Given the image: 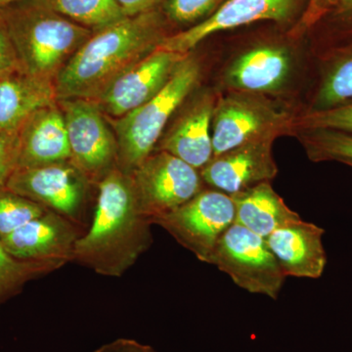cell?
Returning <instances> with one entry per match:
<instances>
[{"label":"cell","mask_w":352,"mask_h":352,"mask_svg":"<svg viewBox=\"0 0 352 352\" xmlns=\"http://www.w3.org/2000/svg\"><path fill=\"white\" fill-rule=\"evenodd\" d=\"M151 226L132 175L116 166L98 183L94 220L76 240L73 261L104 276L120 277L151 245Z\"/></svg>","instance_id":"6da1fadb"},{"label":"cell","mask_w":352,"mask_h":352,"mask_svg":"<svg viewBox=\"0 0 352 352\" xmlns=\"http://www.w3.org/2000/svg\"><path fill=\"white\" fill-rule=\"evenodd\" d=\"M160 8L126 17L95 31L55 78L58 100L95 98L168 36Z\"/></svg>","instance_id":"7a4b0ae2"},{"label":"cell","mask_w":352,"mask_h":352,"mask_svg":"<svg viewBox=\"0 0 352 352\" xmlns=\"http://www.w3.org/2000/svg\"><path fill=\"white\" fill-rule=\"evenodd\" d=\"M0 20L12 41L21 69L51 80L94 32L36 0L3 7Z\"/></svg>","instance_id":"3957f363"},{"label":"cell","mask_w":352,"mask_h":352,"mask_svg":"<svg viewBox=\"0 0 352 352\" xmlns=\"http://www.w3.org/2000/svg\"><path fill=\"white\" fill-rule=\"evenodd\" d=\"M201 65L187 55L163 89L140 107L119 119H107L118 141V168L131 175L150 155L171 116L195 89Z\"/></svg>","instance_id":"277c9868"},{"label":"cell","mask_w":352,"mask_h":352,"mask_svg":"<svg viewBox=\"0 0 352 352\" xmlns=\"http://www.w3.org/2000/svg\"><path fill=\"white\" fill-rule=\"evenodd\" d=\"M210 264L226 273L241 289L273 300L287 278L266 239L236 222L220 238Z\"/></svg>","instance_id":"5b68a950"},{"label":"cell","mask_w":352,"mask_h":352,"mask_svg":"<svg viewBox=\"0 0 352 352\" xmlns=\"http://www.w3.org/2000/svg\"><path fill=\"white\" fill-rule=\"evenodd\" d=\"M291 126V116L272 102L259 94L235 90L215 103L212 120L214 157L258 139H276Z\"/></svg>","instance_id":"8992f818"},{"label":"cell","mask_w":352,"mask_h":352,"mask_svg":"<svg viewBox=\"0 0 352 352\" xmlns=\"http://www.w3.org/2000/svg\"><path fill=\"white\" fill-rule=\"evenodd\" d=\"M233 197L217 189L200 193L170 214L155 219L178 244L199 261L210 263L212 252L224 232L235 222Z\"/></svg>","instance_id":"52a82bcc"},{"label":"cell","mask_w":352,"mask_h":352,"mask_svg":"<svg viewBox=\"0 0 352 352\" xmlns=\"http://www.w3.org/2000/svg\"><path fill=\"white\" fill-rule=\"evenodd\" d=\"M68 135L69 162L88 182L99 183L118 166V141L108 120L90 99L58 100Z\"/></svg>","instance_id":"ba28073f"},{"label":"cell","mask_w":352,"mask_h":352,"mask_svg":"<svg viewBox=\"0 0 352 352\" xmlns=\"http://www.w3.org/2000/svg\"><path fill=\"white\" fill-rule=\"evenodd\" d=\"M131 175L141 208L152 224L204 189L200 170L159 150L153 152Z\"/></svg>","instance_id":"9c48e42d"},{"label":"cell","mask_w":352,"mask_h":352,"mask_svg":"<svg viewBox=\"0 0 352 352\" xmlns=\"http://www.w3.org/2000/svg\"><path fill=\"white\" fill-rule=\"evenodd\" d=\"M187 55L163 50L153 51L120 74L91 100L107 119L124 117L159 94Z\"/></svg>","instance_id":"30bf717a"},{"label":"cell","mask_w":352,"mask_h":352,"mask_svg":"<svg viewBox=\"0 0 352 352\" xmlns=\"http://www.w3.org/2000/svg\"><path fill=\"white\" fill-rule=\"evenodd\" d=\"M89 182L71 162L21 168L6 188L78 223Z\"/></svg>","instance_id":"8fae6325"},{"label":"cell","mask_w":352,"mask_h":352,"mask_svg":"<svg viewBox=\"0 0 352 352\" xmlns=\"http://www.w3.org/2000/svg\"><path fill=\"white\" fill-rule=\"evenodd\" d=\"M275 138H263L238 146L210 160L200 170L203 182L212 189L235 195L276 177L273 157Z\"/></svg>","instance_id":"7c38bea8"},{"label":"cell","mask_w":352,"mask_h":352,"mask_svg":"<svg viewBox=\"0 0 352 352\" xmlns=\"http://www.w3.org/2000/svg\"><path fill=\"white\" fill-rule=\"evenodd\" d=\"M295 0H226L203 22L187 31L166 36L160 44L159 50L187 55L215 32L261 20H286L293 12Z\"/></svg>","instance_id":"4fadbf2b"},{"label":"cell","mask_w":352,"mask_h":352,"mask_svg":"<svg viewBox=\"0 0 352 352\" xmlns=\"http://www.w3.org/2000/svg\"><path fill=\"white\" fill-rule=\"evenodd\" d=\"M80 236L78 223L48 210L0 240V244L11 256L23 261L66 264L73 261L74 247Z\"/></svg>","instance_id":"5bb4252c"},{"label":"cell","mask_w":352,"mask_h":352,"mask_svg":"<svg viewBox=\"0 0 352 352\" xmlns=\"http://www.w3.org/2000/svg\"><path fill=\"white\" fill-rule=\"evenodd\" d=\"M325 230L302 219L285 224L266 238L286 277L320 278L327 264Z\"/></svg>","instance_id":"9a60e30c"},{"label":"cell","mask_w":352,"mask_h":352,"mask_svg":"<svg viewBox=\"0 0 352 352\" xmlns=\"http://www.w3.org/2000/svg\"><path fill=\"white\" fill-rule=\"evenodd\" d=\"M215 101L212 94L197 97L161 141L166 151L201 170L214 157L212 120Z\"/></svg>","instance_id":"2e32d148"},{"label":"cell","mask_w":352,"mask_h":352,"mask_svg":"<svg viewBox=\"0 0 352 352\" xmlns=\"http://www.w3.org/2000/svg\"><path fill=\"white\" fill-rule=\"evenodd\" d=\"M18 135V170L63 163L71 159L66 124L58 102L34 113L21 127Z\"/></svg>","instance_id":"e0dca14e"},{"label":"cell","mask_w":352,"mask_h":352,"mask_svg":"<svg viewBox=\"0 0 352 352\" xmlns=\"http://www.w3.org/2000/svg\"><path fill=\"white\" fill-rule=\"evenodd\" d=\"M57 102L54 80L21 69L0 76V131L18 133L34 113Z\"/></svg>","instance_id":"ac0fdd59"},{"label":"cell","mask_w":352,"mask_h":352,"mask_svg":"<svg viewBox=\"0 0 352 352\" xmlns=\"http://www.w3.org/2000/svg\"><path fill=\"white\" fill-rule=\"evenodd\" d=\"M291 64L284 48L261 46L238 57L227 69L226 80L236 91H276L288 80Z\"/></svg>","instance_id":"d6986e66"},{"label":"cell","mask_w":352,"mask_h":352,"mask_svg":"<svg viewBox=\"0 0 352 352\" xmlns=\"http://www.w3.org/2000/svg\"><path fill=\"white\" fill-rule=\"evenodd\" d=\"M232 197L236 223L264 239L285 224L300 219L278 195L270 182L259 183Z\"/></svg>","instance_id":"ffe728a7"},{"label":"cell","mask_w":352,"mask_h":352,"mask_svg":"<svg viewBox=\"0 0 352 352\" xmlns=\"http://www.w3.org/2000/svg\"><path fill=\"white\" fill-rule=\"evenodd\" d=\"M331 54L309 111L328 110L352 102V43L335 48Z\"/></svg>","instance_id":"44dd1931"},{"label":"cell","mask_w":352,"mask_h":352,"mask_svg":"<svg viewBox=\"0 0 352 352\" xmlns=\"http://www.w3.org/2000/svg\"><path fill=\"white\" fill-rule=\"evenodd\" d=\"M36 1L94 32L127 17L116 0H36Z\"/></svg>","instance_id":"7402d4cb"},{"label":"cell","mask_w":352,"mask_h":352,"mask_svg":"<svg viewBox=\"0 0 352 352\" xmlns=\"http://www.w3.org/2000/svg\"><path fill=\"white\" fill-rule=\"evenodd\" d=\"M55 261H23L11 256L0 244V308L23 291L32 280L63 267Z\"/></svg>","instance_id":"603a6c76"},{"label":"cell","mask_w":352,"mask_h":352,"mask_svg":"<svg viewBox=\"0 0 352 352\" xmlns=\"http://www.w3.org/2000/svg\"><path fill=\"white\" fill-rule=\"evenodd\" d=\"M300 131V142L312 162H352V134L330 129Z\"/></svg>","instance_id":"cb8c5ba5"},{"label":"cell","mask_w":352,"mask_h":352,"mask_svg":"<svg viewBox=\"0 0 352 352\" xmlns=\"http://www.w3.org/2000/svg\"><path fill=\"white\" fill-rule=\"evenodd\" d=\"M48 210H50L9 189L0 190V240Z\"/></svg>","instance_id":"d4e9b609"},{"label":"cell","mask_w":352,"mask_h":352,"mask_svg":"<svg viewBox=\"0 0 352 352\" xmlns=\"http://www.w3.org/2000/svg\"><path fill=\"white\" fill-rule=\"evenodd\" d=\"M309 20L312 24L322 20L335 25L336 32L352 43V0H312Z\"/></svg>","instance_id":"484cf974"},{"label":"cell","mask_w":352,"mask_h":352,"mask_svg":"<svg viewBox=\"0 0 352 352\" xmlns=\"http://www.w3.org/2000/svg\"><path fill=\"white\" fill-rule=\"evenodd\" d=\"M294 126L300 129H330L352 134V102L328 110L308 111Z\"/></svg>","instance_id":"4316f807"},{"label":"cell","mask_w":352,"mask_h":352,"mask_svg":"<svg viewBox=\"0 0 352 352\" xmlns=\"http://www.w3.org/2000/svg\"><path fill=\"white\" fill-rule=\"evenodd\" d=\"M226 0H164L162 10L176 24H191L210 17Z\"/></svg>","instance_id":"83f0119b"},{"label":"cell","mask_w":352,"mask_h":352,"mask_svg":"<svg viewBox=\"0 0 352 352\" xmlns=\"http://www.w3.org/2000/svg\"><path fill=\"white\" fill-rule=\"evenodd\" d=\"M19 135L0 131V190L6 188L19 166Z\"/></svg>","instance_id":"f1b7e54d"},{"label":"cell","mask_w":352,"mask_h":352,"mask_svg":"<svg viewBox=\"0 0 352 352\" xmlns=\"http://www.w3.org/2000/svg\"><path fill=\"white\" fill-rule=\"evenodd\" d=\"M21 69L17 54L6 25L0 20V76Z\"/></svg>","instance_id":"f546056e"},{"label":"cell","mask_w":352,"mask_h":352,"mask_svg":"<svg viewBox=\"0 0 352 352\" xmlns=\"http://www.w3.org/2000/svg\"><path fill=\"white\" fill-rule=\"evenodd\" d=\"M94 352H157L147 344L131 339H119L104 344Z\"/></svg>","instance_id":"4dcf8cb0"},{"label":"cell","mask_w":352,"mask_h":352,"mask_svg":"<svg viewBox=\"0 0 352 352\" xmlns=\"http://www.w3.org/2000/svg\"><path fill=\"white\" fill-rule=\"evenodd\" d=\"M127 17L160 8L164 0H116Z\"/></svg>","instance_id":"1f68e13d"},{"label":"cell","mask_w":352,"mask_h":352,"mask_svg":"<svg viewBox=\"0 0 352 352\" xmlns=\"http://www.w3.org/2000/svg\"><path fill=\"white\" fill-rule=\"evenodd\" d=\"M23 1H27V0H0V9Z\"/></svg>","instance_id":"d6a6232c"},{"label":"cell","mask_w":352,"mask_h":352,"mask_svg":"<svg viewBox=\"0 0 352 352\" xmlns=\"http://www.w3.org/2000/svg\"><path fill=\"white\" fill-rule=\"evenodd\" d=\"M344 164H347V166H351L352 168V162H349V163H346Z\"/></svg>","instance_id":"836d02e7"}]
</instances>
